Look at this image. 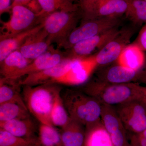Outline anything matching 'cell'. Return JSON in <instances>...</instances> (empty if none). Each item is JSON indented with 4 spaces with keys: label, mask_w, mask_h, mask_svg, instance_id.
Masks as SVG:
<instances>
[{
    "label": "cell",
    "mask_w": 146,
    "mask_h": 146,
    "mask_svg": "<svg viewBox=\"0 0 146 146\" xmlns=\"http://www.w3.org/2000/svg\"><path fill=\"white\" fill-rule=\"evenodd\" d=\"M98 77L100 81L113 84L136 82L137 80L145 82L146 71L133 70L117 64L100 71Z\"/></svg>",
    "instance_id": "10"
},
{
    "label": "cell",
    "mask_w": 146,
    "mask_h": 146,
    "mask_svg": "<svg viewBox=\"0 0 146 146\" xmlns=\"http://www.w3.org/2000/svg\"><path fill=\"white\" fill-rule=\"evenodd\" d=\"M0 128L23 138H35L36 126L31 118L15 119L0 122Z\"/></svg>",
    "instance_id": "21"
},
{
    "label": "cell",
    "mask_w": 146,
    "mask_h": 146,
    "mask_svg": "<svg viewBox=\"0 0 146 146\" xmlns=\"http://www.w3.org/2000/svg\"><path fill=\"white\" fill-rule=\"evenodd\" d=\"M61 96L70 117L85 127L100 121L102 105L96 99L81 89H67Z\"/></svg>",
    "instance_id": "1"
},
{
    "label": "cell",
    "mask_w": 146,
    "mask_h": 146,
    "mask_svg": "<svg viewBox=\"0 0 146 146\" xmlns=\"http://www.w3.org/2000/svg\"><path fill=\"white\" fill-rule=\"evenodd\" d=\"M23 98L0 104V122L31 118Z\"/></svg>",
    "instance_id": "20"
},
{
    "label": "cell",
    "mask_w": 146,
    "mask_h": 146,
    "mask_svg": "<svg viewBox=\"0 0 146 146\" xmlns=\"http://www.w3.org/2000/svg\"><path fill=\"white\" fill-rule=\"evenodd\" d=\"M38 131L41 146H63L60 133L53 126L40 123Z\"/></svg>",
    "instance_id": "27"
},
{
    "label": "cell",
    "mask_w": 146,
    "mask_h": 146,
    "mask_svg": "<svg viewBox=\"0 0 146 146\" xmlns=\"http://www.w3.org/2000/svg\"><path fill=\"white\" fill-rule=\"evenodd\" d=\"M127 0H98L94 11V19L99 18H119L126 14Z\"/></svg>",
    "instance_id": "17"
},
{
    "label": "cell",
    "mask_w": 146,
    "mask_h": 146,
    "mask_svg": "<svg viewBox=\"0 0 146 146\" xmlns=\"http://www.w3.org/2000/svg\"><path fill=\"white\" fill-rule=\"evenodd\" d=\"M52 43L43 28L29 36L18 50L25 57L33 60L46 52Z\"/></svg>",
    "instance_id": "14"
},
{
    "label": "cell",
    "mask_w": 146,
    "mask_h": 146,
    "mask_svg": "<svg viewBox=\"0 0 146 146\" xmlns=\"http://www.w3.org/2000/svg\"><path fill=\"white\" fill-rule=\"evenodd\" d=\"M140 146H146V129L141 133L135 134Z\"/></svg>",
    "instance_id": "34"
},
{
    "label": "cell",
    "mask_w": 146,
    "mask_h": 146,
    "mask_svg": "<svg viewBox=\"0 0 146 146\" xmlns=\"http://www.w3.org/2000/svg\"><path fill=\"white\" fill-rule=\"evenodd\" d=\"M72 1H73V0H72Z\"/></svg>",
    "instance_id": "38"
},
{
    "label": "cell",
    "mask_w": 146,
    "mask_h": 146,
    "mask_svg": "<svg viewBox=\"0 0 146 146\" xmlns=\"http://www.w3.org/2000/svg\"><path fill=\"white\" fill-rule=\"evenodd\" d=\"M138 100L146 104V86L138 85Z\"/></svg>",
    "instance_id": "33"
},
{
    "label": "cell",
    "mask_w": 146,
    "mask_h": 146,
    "mask_svg": "<svg viewBox=\"0 0 146 146\" xmlns=\"http://www.w3.org/2000/svg\"><path fill=\"white\" fill-rule=\"evenodd\" d=\"M11 10L9 20L2 23L3 33L1 35L8 36L18 34L39 25L37 22H41L37 14L25 6L13 5Z\"/></svg>",
    "instance_id": "7"
},
{
    "label": "cell",
    "mask_w": 146,
    "mask_h": 146,
    "mask_svg": "<svg viewBox=\"0 0 146 146\" xmlns=\"http://www.w3.org/2000/svg\"><path fill=\"white\" fill-rule=\"evenodd\" d=\"M83 21L94 19V11L98 0H78Z\"/></svg>",
    "instance_id": "29"
},
{
    "label": "cell",
    "mask_w": 146,
    "mask_h": 146,
    "mask_svg": "<svg viewBox=\"0 0 146 146\" xmlns=\"http://www.w3.org/2000/svg\"><path fill=\"white\" fill-rule=\"evenodd\" d=\"M81 18L82 16L80 10L73 12L57 11L44 16L41 23L52 43H57L59 46L76 27Z\"/></svg>",
    "instance_id": "4"
},
{
    "label": "cell",
    "mask_w": 146,
    "mask_h": 146,
    "mask_svg": "<svg viewBox=\"0 0 146 146\" xmlns=\"http://www.w3.org/2000/svg\"><path fill=\"white\" fill-rule=\"evenodd\" d=\"M13 2L12 5H20L25 6L27 7L34 0H13Z\"/></svg>",
    "instance_id": "35"
},
{
    "label": "cell",
    "mask_w": 146,
    "mask_h": 146,
    "mask_svg": "<svg viewBox=\"0 0 146 146\" xmlns=\"http://www.w3.org/2000/svg\"><path fill=\"white\" fill-rule=\"evenodd\" d=\"M127 17L135 23H146V2L142 0H127Z\"/></svg>",
    "instance_id": "28"
},
{
    "label": "cell",
    "mask_w": 146,
    "mask_h": 146,
    "mask_svg": "<svg viewBox=\"0 0 146 146\" xmlns=\"http://www.w3.org/2000/svg\"><path fill=\"white\" fill-rule=\"evenodd\" d=\"M0 146H41V145L38 138L19 137L0 128Z\"/></svg>",
    "instance_id": "26"
},
{
    "label": "cell",
    "mask_w": 146,
    "mask_h": 146,
    "mask_svg": "<svg viewBox=\"0 0 146 146\" xmlns=\"http://www.w3.org/2000/svg\"><path fill=\"white\" fill-rule=\"evenodd\" d=\"M138 85L137 82L113 84L97 79L86 84L80 89L102 104L114 106L138 100Z\"/></svg>",
    "instance_id": "3"
},
{
    "label": "cell",
    "mask_w": 146,
    "mask_h": 146,
    "mask_svg": "<svg viewBox=\"0 0 146 146\" xmlns=\"http://www.w3.org/2000/svg\"><path fill=\"white\" fill-rule=\"evenodd\" d=\"M32 61L25 57L19 50L14 51L0 63V73L2 78L9 79L25 68Z\"/></svg>",
    "instance_id": "19"
},
{
    "label": "cell",
    "mask_w": 146,
    "mask_h": 146,
    "mask_svg": "<svg viewBox=\"0 0 146 146\" xmlns=\"http://www.w3.org/2000/svg\"><path fill=\"white\" fill-rule=\"evenodd\" d=\"M130 146H140L138 144L135 134H132L130 138Z\"/></svg>",
    "instance_id": "36"
},
{
    "label": "cell",
    "mask_w": 146,
    "mask_h": 146,
    "mask_svg": "<svg viewBox=\"0 0 146 146\" xmlns=\"http://www.w3.org/2000/svg\"><path fill=\"white\" fill-rule=\"evenodd\" d=\"M61 90L55 83L24 86L23 98L25 103L30 113L40 123L53 126L51 121V112L56 97Z\"/></svg>",
    "instance_id": "2"
},
{
    "label": "cell",
    "mask_w": 146,
    "mask_h": 146,
    "mask_svg": "<svg viewBox=\"0 0 146 146\" xmlns=\"http://www.w3.org/2000/svg\"><path fill=\"white\" fill-rule=\"evenodd\" d=\"M127 131L138 134L146 129V104L133 100L115 108Z\"/></svg>",
    "instance_id": "6"
},
{
    "label": "cell",
    "mask_w": 146,
    "mask_h": 146,
    "mask_svg": "<svg viewBox=\"0 0 146 146\" xmlns=\"http://www.w3.org/2000/svg\"><path fill=\"white\" fill-rule=\"evenodd\" d=\"M120 23L119 18H99L83 21L80 26L71 32L59 47L69 50L79 42L117 27Z\"/></svg>",
    "instance_id": "5"
},
{
    "label": "cell",
    "mask_w": 146,
    "mask_h": 146,
    "mask_svg": "<svg viewBox=\"0 0 146 146\" xmlns=\"http://www.w3.org/2000/svg\"><path fill=\"white\" fill-rule=\"evenodd\" d=\"M135 43L143 50L146 51V23L139 32Z\"/></svg>",
    "instance_id": "31"
},
{
    "label": "cell",
    "mask_w": 146,
    "mask_h": 146,
    "mask_svg": "<svg viewBox=\"0 0 146 146\" xmlns=\"http://www.w3.org/2000/svg\"><path fill=\"white\" fill-rule=\"evenodd\" d=\"M85 128L86 135L83 146H114L101 120Z\"/></svg>",
    "instance_id": "22"
},
{
    "label": "cell",
    "mask_w": 146,
    "mask_h": 146,
    "mask_svg": "<svg viewBox=\"0 0 146 146\" xmlns=\"http://www.w3.org/2000/svg\"><path fill=\"white\" fill-rule=\"evenodd\" d=\"M126 131L125 127H123L110 135L114 146H130Z\"/></svg>",
    "instance_id": "30"
},
{
    "label": "cell",
    "mask_w": 146,
    "mask_h": 146,
    "mask_svg": "<svg viewBox=\"0 0 146 146\" xmlns=\"http://www.w3.org/2000/svg\"><path fill=\"white\" fill-rule=\"evenodd\" d=\"M94 55L75 58L68 70L52 83L77 86L86 83L98 67Z\"/></svg>",
    "instance_id": "8"
},
{
    "label": "cell",
    "mask_w": 146,
    "mask_h": 146,
    "mask_svg": "<svg viewBox=\"0 0 146 146\" xmlns=\"http://www.w3.org/2000/svg\"><path fill=\"white\" fill-rule=\"evenodd\" d=\"M144 52L135 42L128 44L123 50L117 63L133 70H142L146 61Z\"/></svg>",
    "instance_id": "16"
},
{
    "label": "cell",
    "mask_w": 146,
    "mask_h": 146,
    "mask_svg": "<svg viewBox=\"0 0 146 146\" xmlns=\"http://www.w3.org/2000/svg\"><path fill=\"white\" fill-rule=\"evenodd\" d=\"M74 59L68 56L56 66L26 76L19 83L23 86H29L52 83L68 70Z\"/></svg>",
    "instance_id": "13"
},
{
    "label": "cell",
    "mask_w": 146,
    "mask_h": 146,
    "mask_svg": "<svg viewBox=\"0 0 146 146\" xmlns=\"http://www.w3.org/2000/svg\"><path fill=\"white\" fill-rule=\"evenodd\" d=\"M121 31L117 27L79 42L68 50V56L75 58L88 57L93 52L97 50L99 51L106 43L117 36Z\"/></svg>",
    "instance_id": "9"
},
{
    "label": "cell",
    "mask_w": 146,
    "mask_h": 146,
    "mask_svg": "<svg viewBox=\"0 0 146 146\" xmlns=\"http://www.w3.org/2000/svg\"><path fill=\"white\" fill-rule=\"evenodd\" d=\"M15 80L1 78L0 104L23 98L20 93V86L21 85L19 82L18 83H15Z\"/></svg>",
    "instance_id": "24"
},
{
    "label": "cell",
    "mask_w": 146,
    "mask_h": 146,
    "mask_svg": "<svg viewBox=\"0 0 146 146\" xmlns=\"http://www.w3.org/2000/svg\"><path fill=\"white\" fill-rule=\"evenodd\" d=\"M131 33L121 31L94 55L98 66L108 65L117 61L125 47L128 44Z\"/></svg>",
    "instance_id": "12"
},
{
    "label": "cell",
    "mask_w": 146,
    "mask_h": 146,
    "mask_svg": "<svg viewBox=\"0 0 146 146\" xmlns=\"http://www.w3.org/2000/svg\"><path fill=\"white\" fill-rule=\"evenodd\" d=\"M68 56L67 53L54 48L51 45L46 52L32 60L25 68L16 73L9 80H17L24 76L52 68Z\"/></svg>",
    "instance_id": "11"
},
{
    "label": "cell",
    "mask_w": 146,
    "mask_h": 146,
    "mask_svg": "<svg viewBox=\"0 0 146 146\" xmlns=\"http://www.w3.org/2000/svg\"><path fill=\"white\" fill-rule=\"evenodd\" d=\"M84 127L71 118L69 122L61 128L60 134L62 146H83L86 135Z\"/></svg>",
    "instance_id": "18"
},
{
    "label": "cell",
    "mask_w": 146,
    "mask_h": 146,
    "mask_svg": "<svg viewBox=\"0 0 146 146\" xmlns=\"http://www.w3.org/2000/svg\"><path fill=\"white\" fill-rule=\"evenodd\" d=\"M60 94L61 92H59L56 97L51 112L50 119L54 126L61 129L69 122L71 118L63 104Z\"/></svg>",
    "instance_id": "25"
},
{
    "label": "cell",
    "mask_w": 146,
    "mask_h": 146,
    "mask_svg": "<svg viewBox=\"0 0 146 146\" xmlns=\"http://www.w3.org/2000/svg\"><path fill=\"white\" fill-rule=\"evenodd\" d=\"M12 3L11 0H0V14L1 15L3 13L8 11L11 9Z\"/></svg>",
    "instance_id": "32"
},
{
    "label": "cell",
    "mask_w": 146,
    "mask_h": 146,
    "mask_svg": "<svg viewBox=\"0 0 146 146\" xmlns=\"http://www.w3.org/2000/svg\"><path fill=\"white\" fill-rule=\"evenodd\" d=\"M42 11L38 14L40 19L48 14L57 11L68 12L80 10L78 4L73 2L72 0H37Z\"/></svg>",
    "instance_id": "23"
},
{
    "label": "cell",
    "mask_w": 146,
    "mask_h": 146,
    "mask_svg": "<svg viewBox=\"0 0 146 146\" xmlns=\"http://www.w3.org/2000/svg\"><path fill=\"white\" fill-rule=\"evenodd\" d=\"M43 28L42 23L13 35L0 36V63L11 52L18 50L27 39Z\"/></svg>",
    "instance_id": "15"
},
{
    "label": "cell",
    "mask_w": 146,
    "mask_h": 146,
    "mask_svg": "<svg viewBox=\"0 0 146 146\" xmlns=\"http://www.w3.org/2000/svg\"><path fill=\"white\" fill-rule=\"evenodd\" d=\"M142 1H144L146 2V0H142Z\"/></svg>",
    "instance_id": "37"
}]
</instances>
